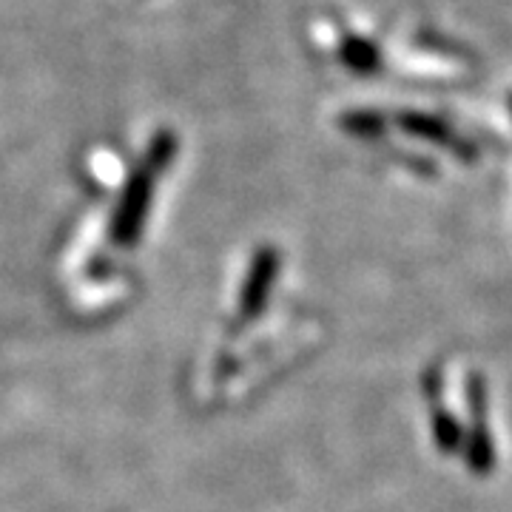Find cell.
<instances>
[{"instance_id":"2","label":"cell","mask_w":512,"mask_h":512,"mask_svg":"<svg viewBox=\"0 0 512 512\" xmlns=\"http://www.w3.org/2000/svg\"><path fill=\"white\" fill-rule=\"evenodd\" d=\"M276 274H279V251L271 245L259 248L239 293V322H254L256 316L265 311Z\"/></svg>"},{"instance_id":"1","label":"cell","mask_w":512,"mask_h":512,"mask_svg":"<svg viewBox=\"0 0 512 512\" xmlns=\"http://www.w3.org/2000/svg\"><path fill=\"white\" fill-rule=\"evenodd\" d=\"M177 154V137L174 131H157L154 140L148 143L140 168L128 177L126 191L120 197V205L111 220V242L117 248H134L140 242L143 225H146L148 208L154 200V183L163 177V171L171 165Z\"/></svg>"}]
</instances>
